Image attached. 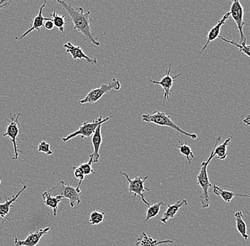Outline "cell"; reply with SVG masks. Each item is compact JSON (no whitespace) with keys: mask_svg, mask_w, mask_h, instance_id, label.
I'll list each match as a JSON object with an SVG mask.
<instances>
[{"mask_svg":"<svg viewBox=\"0 0 250 246\" xmlns=\"http://www.w3.org/2000/svg\"><path fill=\"white\" fill-rule=\"evenodd\" d=\"M56 1L69 15L72 22L73 23V29L83 34L85 39V42L93 44L95 46H101V43L97 40V39L94 38L91 34L90 24L93 23V21L90 16V11L84 12L83 7H73L64 0H56Z\"/></svg>","mask_w":250,"mask_h":246,"instance_id":"1","label":"cell"},{"mask_svg":"<svg viewBox=\"0 0 250 246\" xmlns=\"http://www.w3.org/2000/svg\"><path fill=\"white\" fill-rule=\"evenodd\" d=\"M144 122L148 123H154L162 127H168L174 131L179 132L181 134L187 136L192 139H197L198 136L195 133H188L179 128L173 120L169 115H167L165 112L160 111H153L151 113L144 114L142 117Z\"/></svg>","mask_w":250,"mask_h":246,"instance_id":"2","label":"cell"},{"mask_svg":"<svg viewBox=\"0 0 250 246\" xmlns=\"http://www.w3.org/2000/svg\"><path fill=\"white\" fill-rule=\"evenodd\" d=\"M215 157L214 155V149L211 152L210 156L207 160L203 162L201 164V169H200L199 174L197 176V184L199 185L200 187L202 189L203 194L200 196V201H201L202 208H207L210 206V197H209L208 189L212 187V185L210 184L209 181L208 175V166L209 163L212 160V158Z\"/></svg>","mask_w":250,"mask_h":246,"instance_id":"3","label":"cell"},{"mask_svg":"<svg viewBox=\"0 0 250 246\" xmlns=\"http://www.w3.org/2000/svg\"><path fill=\"white\" fill-rule=\"evenodd\" d=\"M120 175L122 176L126 177L127 180L128 186L125 189V190L127 191L129 194H134V200H135L137 196H140L141 200H142L143 203L146 204V206H149V203L146 201L144 195V192H149L150 189L148 188L145 187V182L146 180L148 179V177H138L136 175L134 179L129 178V175L126 172H120Z\"/></svg>","mask_w":250,"mask_h":246,"instance_id":"4","label":"cell"},{"mask_svg":"<svg viewBox=\"0 0 250 246\" xmlns=\"http://www.w3.org/2000/svg\"><path fill=\"white\" fill-rule=\"evenodd\" d=\"M112 116L111 117H107L105 118H103L102 116L95 119L92 123L89 122H84L82 125L80 127L78 131H75L74 133H70L67 137H63L62 139V142H66L70 139L77 137V136H81V138L84 139L85 137H90V136L93 135V133H95L96 128L99 126L100 125H103L105 122L108 121L109 119L112 118Z\"/></svg>","mask_w":250,"mask_h":246,"instance_id":"5","label":"cell"},{"mask_svg":"<svg viewBox=\"0 0 250 246\" xmlns=\"http://www.w3.org/2000/svg\"><path fill=\"white\" fill-rule=\"evenodd\" d=\"M121 83L118 80L115 78H112V81L109 84H103L101 87L90 90L83 99L80 100L79 103L81 104H85V103L93 104V103L98 102L103 96V95L110 90H120L121 89Z\"/></svg>","mask_w":250,"mask_h":246,"instance_id":"6","label":"cell"},{"mask_svg":"<svg viewBox=\"0 0 250 246\" xmlns=\"http://www.w3.org/2000/svg\"><path fill=\"white\" fill-rule=\"evenodd\" d=\"M21 114H10V120H7L8 125L6 128L5 133L3 134L4 137H7L10 139V142L13 145L14 157L13 160H17L19 159V155L21 153L17 146V137L20 134V117Z\"/></svg>","mask_w":250,"mask_h":246,"instance_id":"7","label":"cell"},{"mask_svg":"<svg viewBox=\"0 0 250 246\" xmlns=\"http://www.w3.org/2000/svg\"><path fill=\"white\" fill-rule=\"evenodd\" d=\"M54 190H58L59 194L62 195L63 198L69 200L70 207L73 208L81 203V189L73 187L70 185H65L63 181H61L56 186L51 188L49 192Z\"/></svg>","mask_w":250,"mask_h":246,"instance_id":"8","label":"cell"},{"mask_svg":"<svg viewBox=\"0 0 250 246\" xmlns=\"http://www.w3.org/2000/svg\"><path fill=\"white\" fill-rule=\"evenodd\" d=\"M230 1H232V4L231 5L229 13H230L231 17L233 19L234 22L237 25V29L240 31V44L241 45L242 43H247V38L243 33V26L245 25V22L243 21V7H242L240 0H230Z\"/></svg>","mask_w":250,"mask_h":246,"instance_id":"9","label":"cell"},{"mask_svg":"<svg viewBox=\"0 0 250 246\" xmlns=\"http://www.w3.org/2000/svg\"><path fill=\"white\" fill-rule=\"evenodd\" d=\"M171 65L168 66V70H167V74L164 76L160 81H152L150 80V82L152 84L159 85L162 86L164 91V103L163 107L165 106V103L167 100H169V96L171 95V88L173 87V81L176 78H179L182 75V73L176 75L175 76H171Z\"/></svg>","mask_w":250,"mask_h":246,"instance_id":"10","label":"cell"},{"mask_svg":"<svg viewBox=\"0 0 250 246\" xmlns=\"http://www.w3.org/2000/svg\"><path fill=\"white\" fill-rule=\"evenodd\" d=\"M49 231L50 227H46L43 229L38 228L37 231L29 233L26 239L23 241H20L17 239V237H15V246H37L42 237L47 234Z\"/></svg>","mask_w":250,"mask_h":246,"instance_id":"11","label":"cell"},{"mask_svg":"<svg viewBox=\"0 0 250 246\" xmlns=\"http://www.w3.org/2000/svg\"><path fill=\"white\" fill-rule=\"evenodd\" d=\"M64 48H65V51L68 54L71 55L72 57L74 60L77 59H85L87 64L90 65L94 66L98 64V60L96 58H90L87 56L84 53L83 50L80 46H74L71 42H68L63 45Z\"/></svg>","mask_w":250,"mask_h":246,"instance_id":"12","label":"cell"},{"mask_svg":"<svg viewBox=\"0 0 250 246\" xmlns=\"http://www.w3.org/2000/svg\"><path fill=\"white\" fill-rule=\"evenodd\" d=\"M46 0L43 1V4L39 9V13L33 19L32 25H31V27L28 30L25 31L21 37H16L15 39L17 40H21V39L24 38L28 34H30L31 31L36 30L38 31V32H40L41 28L43 27V23H44L45 22L51 20V19L46 18V17H43V12L44 11L45 7H46Z\"/></svg>","mask_w":250,"mask_h":246,"instance_id":"13","label":"cell"},{"mask_svg":"<svg viewBox=\"0 0 250 246\" xmlns=\"http://www.w3.org/2000/svg\"><path fill=\"white\" fill-rule=\"evenodd\" d=\"M26 189H27V186L24 185L22 189H20L18 193L14 197H12V198L9 199L7 197H5V202H4V203H1V199H0V225L5 222L7 216H9V213H10L11 209H12V205L16 201L18 200L19 197Z\"/></svg>","mask_w":250,"mask_h":246,"instance_id":"14","label":"cell"},{"mask_svg":"<svg viewBox=\"0 0 250 246\" xmlns=\"http://www.w3.org/2000/svg\"><path fill=\"white\" fill-rule=\"evenodd\" d=\"M229 16H230L229 12H227V13L225 14V15L223 16V18H222L221 20H219L217 24L210 29V31H209L208 34L207 42H206L205 46L203 47L202 50L200 51V55L203 54V51L206 49V48H207L209 44H210L211 42L215 40L217 38H219V37H220V29H221L222 26L226 23V21L228 20V19L229 18Z\"/></svg>","mask_w":250,"mask_h":246,"instance_id":"15","label":"cell"},{"mask_svg":"<svg viewBox=\"0 0 250 246\" xmlns=\"http://www.w3.org/2000/svg\"><path fill=\"white\" fill-rule=\"evenodd\" d=\"M187 205L188 201L186 200L178 201L173 204H167V208L164 211L163 215H162L161 222L163 224H167L170 219H173L175 217L176 214L179 212L180 208H182L183 206H187Z\"/></svg>","mask_w":250,"mask_h":246,"instance_id":"16","label":"cell"},{"mask_svg":"<svg viewBox=\"0 0 250 246\" xmlns=\"http://www.w3.org/2000/svg\"><path fill=\"white\" fill-rule=\"evenodd\" d=\"M102 125H100L95 130L92 137V143H93L94 151L89 156V159H93V163H98L100 159V149L103 143V136L101 133Z\"/></svg>","mask_w":250,"mask_h":246,"instance_id":"17","label":"cell"},{"mask_svg":"<svg viewBox=\"0 0 250 246\" xmlns=\"http://www.w3.org/2000/svg\"><path fill=\"white\" fill-rule=\"evenodd\" d=\"M42 198H43L44 204L51 208L54 213V215L56 216L59 203L63 200V197L60 194L52 196L49 192H44L42 194Z\"/></svg>","mask_w":250,"mask_h":246,"instance_id":"18","label":"cell"},{"mask_svg":"<svg viewBox=\"0 0 250 246\" xmlns=\"http://www.w3.org/2000/svg\"><path fill=\"white\" fill-rule=\"evenodd\" d=\"M173 241L171 240H164V241H157L153 239L151 236H148L145 232L142 233V236L137 239L135 246H158L162 244H173Z\"/></svg>","mask_w":250,"mask_h":246,"instance_id":"19","label":"cell"},{"mask_svg":"<svg viewBox=\"0 0 250 246\" xmlns=\"http://www.w3.org/2000/svg\"><path fill=\"white\" fill-rule=\"evenodd\" d=\"M213 186V193L215 195L219 196L221 197L224 201L226 203H229L232 200H233L234 197H246V198H250V195H245V194H234V192H230V191L224 190L221 189L216 185H214Z\"/></svg>","mask_w":250,"mask_h":246,"instance_id":"20","label":"cell"},{"mask_svg":"<svg viewBox=\"0 0 250 246\" xmlns=\"http://www.w3.org/2000/svg\"><path fill=\"white\" fill-rule=\"evenodd\" d=\"M232 137H229L226 139L221 145H218L219 141L221 139V137H219L216 139V142H215V147H214V155L215 156L218 157V159L220 160H223L226 159L228 154H227V147L229 145V142H230L231 139Z\"/></svg>","mask_w":250,"mask_h":246,"instance_id":"21","label":"cell"},{"mask_svg":"<svg viewBox=\"0 0 250 246\" xmlns=\"http://www.w3.org/2000/svg\"><path fill=\"white\" fill-rule=\"evenodd\" d=\"M234 217H235L236 228H237V231L241 235L242 237L247 241L249 238V236L248 234L246 224L244 222L243 214H242V211L236 212L234 214Z\"/></svg>","mask_w":250,"mask_h":246,"instance_id":"22","label":"cell"},{"mask_svg":"<svg viewBox=\"0 0 250 246\" xmlns=\"http://www.w3.org/2000/svg\"><path fill=\"white\" fill-rule=\"evenodd\" d=\"M178 142H179V146H178V148L176 149V150L179 151L181 155L185 156L189 165H191V159H195L191 148L185 142H183V141L179 140V139H178Z\"/></svg>","mask_w":250,"mask_h":246,"instance_id":"23","label":"cell"},{"mask_svg":"<svg viewBox=\"0 0 250 246\" xmlns=\"http://www.w3.org/2000/svg\"><path fill=\"white\" fill-rule=\"evenodd\" d=\"M164 205L165 204L162 201L150 205L146 212V218H145L146 222H148V221L159 215V212H160L161 206H164Z\"/></svg>","mask_w":250,"mask_h":246,"instance_id":"24","label":"cell"},{"mask_svg":"<svg viewBox=\"0 0 250 246\" xmlns=\"http://www.w3.org/2000/svg\"><path fill=\"white\" fill-rule=\"evenodd\" d=\"M51 17H53V22L54 26L57 27L61 32L64 34V27L66 25V20H65V15H58L56 11H54L53 13L51 14Z\"/></svg>","mask_w":250,"mask_h":246,"instance_id":"25","label":"cell"},{"mask_svg":"<svg viewBox=\"0 0 250 246\" xmlns=\"http://www.w3.org/2000/svg\"><path fill=\"white\" fill-rule=\"evenodd\" d=\"M219 38L227 42V43L230 44V45L237 47V48H238L240 52H242V54H245L250 58V45H247V43H242L240 45V44H237L234 40H228V39L223 38V37H220V36L219 37Z\"/></svg>","mask_w":250,"mask_h":246,"instance_id":"26","label":"cell"},{"mask_svg":"<svg viewBox=\"0 0 250 246\" xmlns=\"http://www.w3.org/2000/svg\"><path fill=\"white\" fill-rule=\"evenodd\" d=\"M104 220V213L95 210L90 214V218H89V223L91 225H98L99 224L103 223Z\"/></svg>","mask_w":250,"mask_h":246,"instance_id":"27","label":"cell"},{"mask_svg":"<svg viewBox=\"0 0 250 246\" xmlns=\"http://www.w3.org/2000/svg\"><path fill=\"white\" fill-rule=\"evenodd\" d=\"M92 164H93V159H89V162L87 163H83V164H80L78 167L81 169L84 175H90L91 174H95V171L93 170L92 167Z\"/></svg>","mask_w":250,"mask_h":246,"instance_id":"28","label":"cell"},{"mask_svg":"<svg viewBox=\"0 0 250 246\" xmlns=\"http://www.w3.org/2000/svg\"><path fill=\"white\" fill-rule=\"evenodd\" d=\"M38 151L39 153H45L47 155H51L53 154V151L50 148V144L43 140L39 142L38 145Z\"/></svg>","mask_w":250,"mask_h":246,"instance_id":"29","label":"cell"},{"mask_svg":"<svg viewBox=\"0 0 250 246\" xmlns=\"http://www.w3.org/2000/svg\"><path fill=\"white\" fill-rule=\"evenodd\" d=\"M73 170H74V176L77 179L79 180V183H78L77 188L80 189L81 187V184H82L83 181L85 179V175L83 172L81 171L79 167H73Z\"/></svg>","mask_w":250,"mask_h":246,"instance_id":"30","label":"cell"},{"mask_svg":"<svg viewBox=\"0 0 250 246\" xmlns=\"http://www.w3.org/2000/svg\"><path fill=\"white\" fill-rule=\"evenodd\" d=\"M14 0H0V11L4 8L9 7Z\"/></svg>","mask_w":250,"mask_h":246,"instance_id":"31","label":"cell"},{"mask_svg":"<svg viewBox=\"0 0 250 246\" xmlns=\"http://www.w3.org/2000/svg\"><path fill=\"white\" fill-rule=\"evenodd\" d=\"M43 27L46 29V30H52L54 29L55 27L54 23L53 22L52 19L51 20H48V21L45 22L44 23H43Z\"/></svg>","mask_w":250,"mask_h":246,"instance_id":"32","label":"cell"},{"mask_svg":"<svg viewBox=\"0 0 250 246\" xmlns=\"http://www.w3.org/2000/svg\"><path fill=\"white\" fill-rule=\"evenodd\" d=\"M243 124L245 126H250V115H248L246 118L244 119Z\"/></svg>","mask_w":250,"mask_h":246,"instance_id":"33","label":"cell"},{"mask_svg":"<svg viewBox=\"0 0 250 246\" xmlns=\"http://www.w3.org/2000/svg\"><path fill=\"white\" fill-rule=\"evenodd\" d=\"M1 179H0V184H1Z\"/></svg>","mask_w":250,"mask_h":246,"instance_id":"34","label":"cell"},{"mask_svg":"<svg viewBox=\"0 0 250 246\" xmlns=\"http://www.w3.org/2000/svg\"><path fill=\"white\" fill-rule=\"evenodd\" d=\"M249 199H250V198Z\"/></svg>","mask_w":250,"mask_h":246,"instance_id":"35","label":"cell"}]
</instances>
